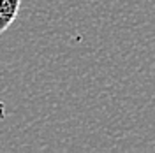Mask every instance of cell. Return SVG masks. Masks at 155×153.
Instances as JSON below:
<instances>
[{
	"label": "cell",
	"instance_id": "1",
	"mask_svg": "<svg viewBox=\"0 0 155 153\" xmlns=\"http://www.w3.org/2000/svg\"><path fill=\"white\" fill-rule=\"evenodd\" d=\"M21 0H0V35L12 25L19 12Z\"/></svg>",
	"mask_w": 155,
	"mask_h": 153
},
{
	"label": "cell",
	"instance_id": "2",
	"mask_svg": "<svg viewBox=\"0 0 155 153\" xmlns=\"http://www.w3.org/2000/svg\"><path fill=\"white\" fill-rule=\"evenodd\" d=\"M5 116H7V107L4 102H0V120H4Z\"/></svg>",
	"mask_w": 155,
	"mask_h": 153
}]
</instances>
